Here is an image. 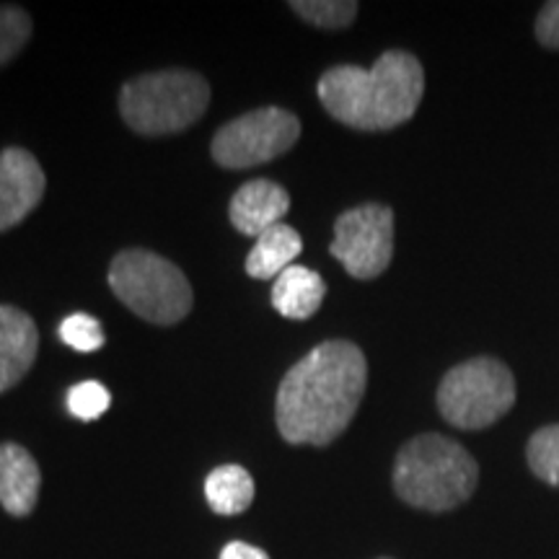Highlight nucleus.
Returning <instances> with one entry per match:
<instances>
[{
  "instance_id": "obj_3",
  "label": "nucleus",
  "mask_w": 559,
  "mask_h": 559,
  "mask_svg": "<svg viewBox=\"0 0 559 559\" xmlns=\"http://www.w3.org/2000/svg\"><path fill=\"white\" fill-rule=\"evenodd\" d=\"M479 485V464L456 440L425 432L396 453L394 489L417 510L449 513L464 506Z\"/></svg>"
},
{
  "instance_id": "obj_23",
  "label": "nucleus",
  "mask_w": 559,
  "mask_h": 559,
  "mask_svg": "<svg viewBox=\"0 0 559 559\" xmlns=\"http://www.w3.org/2000/svg\"><path fill=\"white\" fill-rule=\"evenodd\" d=\"M383 559H389V557H383Z\"/></svg>"
},
{
  "instance_id": "obj_14",
  "label": "nucleus",
  "mask_w": 559,
  "mask_h": 559,
  "mask_svg": "<svg viewBox=\"0 0 559 559\" xmlns=\"http://www.w3.org/2000/svg\"><path fill=\"white\" fill-rule=\"evenodd\" d=\"M304 249V239L288 223L264 230L257 239L254 249L247 257V275L254 280H272L280 277L285 270L293 267V260Z\"/></svg>"
},
{
  "instance_id": "obj_5",
  "label": "nucleus",
  "mask_w": 559,
  "mask_h": 559,
  "mask_svg": "<svg viewBox=\"0 0 559 559\" xmlns=\"http://www.w3.org/2000/svg\"><path fill=\"white\" fill-rule=\"evenodd\" d=\"M109 288L132 313L158 326L192 311V285L177 264L148 249H124L111 260Z\"/></svg>"
},
{
  "instance_id": "obj_20",
  "label": "nucleus",
  "mask_w": 559,
  "mask_h": 559,
  "mask_svg": "<svg viewBox=\"0 0 559 559\" xmlns=\"http://www.w3.org/2000/svg\"><path fill=\"white\" fill-rule=\"evenodd\" d=\"M111 394L102 386L99 381H83L79 386L68 391V409L70 415L91 423V419L102 417L109 409Z\"/></svg>"
},
{
  "instance_id": "obj_10",
  "label": "nucleus",
  "mask_w": 559,
  "mask_h": 559,
  "mask_svg": "<svg viewBox=\"0 0 559 559\" xmlns=\"http://www.w3.org/2000/svg\"><path fill=\"white\" fill-rule=\"evenodd\" d=\"M37 349L39 332L29 313L0 304V394L29 373Z\"/></svg>"
},
{
  "instance_id": "obj_16",
  "label": "nucleus",
  "mask_w": 559,
  "mask_h": 559,
  "mask_svg": "<svg viewBox=\"0 0 559 559\" xmlns=\"http://www.w3.org/2000/svg\"><path fill=\"white\" fill-rule=\"evenodd\" d=\"M526 459L536 479L549 487H559V423L544 425L528 438Z\"/></svg>"
},
{
  "instance_id": "obj_18",
  "label": "nucleus",
  "mask_w": 559,
  "mask_h": 559,
  "mask_svg": "<svg viewBox=\"0 0 559 559\" xmlns=\"http://www.w3.org/2000/svg\"><path fill=\"white\" fill-rule=\"evenodd\" d=\"M32 39V19L19 5H0V68L9 66Z\"/></svg>"
},
{
  "instance_id": "obj_1",
  "label": "nucleus",
  "mask_w": 559,
  "mask_h": 559,
  "mask_svg": "<svg viewBox=\"0 0 559 559\" xmlns=\"http://www.w3.org/2000/svg\"><path fill=\"white\" fill-rule=\"evenodd\" d=\"M368 362L355 342H321L298 360L277 389V430L293 445H330L358 412Z\"/></svg>"
},
{
  "instance_id": "obj_9",
  "label": "nucleus",
  "mask_w": 559,
  "mask_h": 559,
  "mask_svg": "<svg viewBox=\"0 0 559 559\" xmlns=\"http://www.w3.org/2000/svg\"><path fill=\"white\" fill-rule=\"evenodd\" d=\"M47 177L26 148L0 151V234L29 218L45 198Z\"/></svg>"
},
{
  "instance_id": "obj_6",
  "label": "nucleus",
  "mask_w": 559,
  "mask_h": 559,
  "mask_svg": "<svg viewBox=\"0 0 559 559\" xmlns=\"http://www.w3.org/2000/svg\"><path fill=\"white\" fill-rule=\"evenodd\" d=\"M515 379L498 358L459 362L438 386V409L459 430H485L513 409Z\"/></svg>"
},
{
  "instance_id": "obj_4",
  "label": "nucleus",
  "mask_w": 559,
  "mask_h": 559,
  "mask_svg": "<svg viewBox=\"0 0 559 559\" xmlns=\"http://www.w3.org/2000/svg\"><path fill=\"white\" fill-rule=\"evenodd\" d=\"M210 86L192 70H160L128 81L120 94L122 120L140 135H174L205 115Z\"/></svg>"
},
{
  "instance_id": "obj_2",
  "label": "nucleus",
  "mask_w": 559,
  "mask_h": 559,
  "mask_svg": "<svg viewBox=\"0 0 559 559\" xmlns=\"http://www.w3.org/2000/svg\"><path fill=\"white\" fill-rule=\"evenodd\" d=\"M425 70L415 55L389 50L373 68L337 66L319 79V99L334 120L355 130H391L409 122L423 102Z\"/></svg>"
},
{
  "instance_id": "obj_7",
  "label": "nucleus",
  "mask_w": 559,
  "mask_h": 559,
  "mask_svg": "<svg viewBox=\"0 0 559 559\" xmlns=\"http://www.w3.org/2000/svg\"><path fill=\"white\" fill-rule=\"evenodd\" d=\"M298 138L300 122L293 111L262 107L236 117L215 132L213 158L223 169H251L283 156Z\"/></svg>"
},
{
  "instance_id": "obj_8",
  "label": "nucleus",
  "mask_w": 559,
  "mask_h": 559,
  "mask_svg": "<svg viewBox=\"0 0 559 559\" xmlns=\"http://www.w3.org/2000/svg\"><path fill=\"white\" fill-rule=\"evenodd\" d=\"M332 257L355 280H373L386 272L394 257V210L366 202L334 223Z\"/></svg>"
},
{
  "instance_id": "obj_21",
  "label": "nucleus",
  "mask_w": 559,
  "mask_h": 559,
  "mask_svg": "<svg viewBox=\"0 0 559 559\" xmlns=\"http://www.w3.org/2000/svg\"><path fill=\"white\" fill-rule=\"evenodd\" d=\"M536 39L549 50H559V0L544 3L539 19H536Z\"/></svg>"
},
{
  "instance_id": "obj_17",
  "label": "nucleus",
  "mask_w": 559,
  "mask_h": 559,
  "mask_svg": "<svg viewBox=\"0 0 559 559\" xmlns=\"http://www.w3.org/2000/svg\"><path fill=\"white\" fill-rule=\"evenodd\" d=\"M290 9L319 29H345L358 16L355 0H293Z\"/></svg>"
},
{
  "instance_id": "obj_12",
  "label": "nucleus",
  "mask_w": 559,
  "mask_h": 559,
  "mask_svg": "<svg viewBox=\"0 0 559 559\" xmlns=\"http://www.w3.org/2000/svg\"><path fill=\"white\" fill-rule=\"evenodd\" d=\"M41 474L24 445L0 443V506L5 513L24 519L37 508Z\"/></svg>"
},
{
  "instance_id": "obj_22",
  "label": "nucleus",
  "mask_w": 559,
  "mask_h": 559,
  "mask_svg": "<svg viewBox=\"0 0 559 559\" xmlns=\"http://www.w3.org/2000/svg\"><path fill=\"white\" fill-rule=\"evenodd\" d=\"M221 559H270L262 549L251 547V544L243 542H230L226 549L221 551Z\"/></svg>"
},
{
  "instance_id": "obj_11",
  "label": "nucleus",
  "mask_w": 559,
  "mask_h": 559,
  "mask_svg": "<svg viewBox=\"0 0 559 559\" xmlns=\"http://www.w3.org/2000/svg\"><path fill=\"white\" fill-rule=\"evenodd\" d=\"M290 207V198L277 181L254 179L247 181L239 192L230 200L228 215L236 230L243 236H254L260 239L264 230L275 228L283 223L285 213Z\"/></svg>"
},
{
  "instance_id": "obj_15",
  "label": "nucleus",
  "mask_w": 559,
  "mask_h": 559,
  "mask_svg": "<svg viewBox=\"0 0 559 559\" xmlns=\"http://www.w3.org/2000/svg\"><path fill=\"white\" fill-rule=\"evenodd\" d=\"M207 506L221 515H239L254 500V479L243 466H218L205 479Z\"/></svg>"
},
{
  "instance_id": "obj_13",
  "label": "nucleus",
  "mask_w": 559,
  "mask_h": 559,
  "mask_svg": "<svg viewBox=\"0 0 559 559\" xmlns=\"http://www.w3.org/2000/svg\"><path fill=\"white\" fill-rule=\"evenodd\" d=\"M326 296V285L319 272L293 264L272 285V306L285 319L304 321L319 311Z\"/></svg>"
},
{
  "instance_id": "obj_19",
  "label": "nucleus",
  "mask_w": 559,
  "mask_h": 559,
  "mask_svg": "<svg viewBox=\"0 0 559 559\" xmlns=\"http://www.w3.org/2000/svg\"><path fill=\"white\" fill-rule=\"evenodd\" d=\"M60 340L68 347L79 349V353H96L104 347V332L99 319L88 317V313H73L60 324Z\"/></svg>"
}]
</instances>
